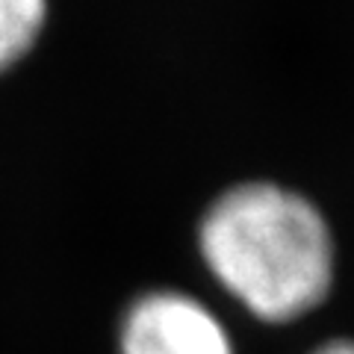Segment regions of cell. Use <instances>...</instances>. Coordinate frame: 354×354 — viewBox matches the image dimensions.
<instances>
[{
  "instance_id": "cell-1",
  "label": "cell",
  "mask_w": 354,
  "mask_h": 354,
  "mask_svg": "<svg viewBox=\"0 0 354 354\" xmlns=\"http://www.w3.org/2000/svg\"><path fill=\"white\" fill-rule=\"evenodd\" d=\"M207 269L266 322H292L325 301L334 283V236L304 195L242 183L218 195L198 227Z\"/></svg>"
},
{
  "instance_id": "cell-2",
  "label": "cell",
  "mask_w": 354,
  "mask_h": 354,
  "mask_svg": "<svg viewBox=\"0 0 354 354\" xmlns=\"http://www.w3.org/2000/svg\"><path fill=\"white\" fill-rule=\"evenodd\" d=\"M121 354H234L218 319L192 295L157 290L121 319Z\"/></svg>"
},
{
  "instance_id": "cell-3",
  "label": "cell",
  "mask_w": 354,
  "mask_h": 354,
  "mask_svg": "<svg viewBox=\"0 0 354 354\" xmlns=\"http://www.w3.org/2000/svg\"><path fill=\"white\" fill-rule=\"evenodd\" d=\"M48 18V0H0V71L36 44Z\"/></svg>"
},
{
  "instance_id": "cell-4",
  "label": "cell",
  "mask_w": 354,
  "mask_h": 354,
  "mask_svg": "<svg viewBox=\"0 0 354 354\" xmlns=\"http://www.w3.org/2000/svg\"><path fill=\"white\" fill-rule=\"evenodd\" d=\"M313 354H354V339H337V342H328V346L316 348Z\"/></svg>"
}]
</instances>
